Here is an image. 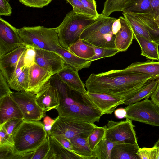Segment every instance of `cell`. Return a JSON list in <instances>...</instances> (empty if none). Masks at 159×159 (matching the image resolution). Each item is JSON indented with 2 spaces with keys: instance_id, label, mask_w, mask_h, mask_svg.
<instances>
[{
  "instance_id": "6da1fadb",
  "label": "cell",
  "mask_w": 159,
  "mask_h": 159,
  "mask_svg": "<svg viewBox=\"0 0 159 159\" xmlns=\"http://www.w3.org/2000/svg\"><path fill=\"white\" fill-rule=\"evenodd\" d=\"M153 78L148 75L128 72L122 70L92 73L85 81L87 93L119 97L125 101L135 95Z\"/></svg>"
},
{
  "instance_id": "7a4b0ae2",
  "label": "cell",
  "mask_w": 159,
  "mask_h": 159,
  "mask_svg": "<svg viewBox=\"0 0 159 159\" xmlns=\"http://www.w3.org/2000/svg\"><path fill=\"white\" fill-rule=\"evenodd\" d=\"M57 89L60 104L56 109L59 117L82 120L94 123L98 122L102 115L87 93L82 94L71 89L59 78L57 74L49 80Z\"/></svg>"
},
{
  "instance_id": "3957f363",
  "label": "cell",
  "mask_w": 159,
  "mask_h": 159,
  "mask_svg": "<svg viewBox=\"0 0 159 159\" xmlns=\"http://www.w3.org/2000/svg\"><path fill=\"white\" fill-rule=\"evenodd\" d=\"M47 139L43 123L24 120L13 136L16 159H24L25 154L34 151Z\"/></svg>"
},
{
  "instance_id": "277c9868",
  "label": "cell",
  "mask_w": 159,
  "mask_h": 159,
  "mask_svg": "<svg viewBox=\"0 0 159 159\" xmlns=\"http://www.w3.org/2000/svg\"><path fill=\"white\" fill-rule=\"evenodd\" d=\"M100 17L79 14L73 10L70 11L56 27L61 46L68 50L72 45L80 39L84 30Z\"/></svg>"
},
{
  "instance_id": "5b68a950",
  "label": "cell",
  "mask_w": 159,
  "mask_h": 159,
  "mask_svg": "<svg viewBox=\"0 0 159 159\" xmlns=\"http://www.w3.org/2000/svg\"><path fill=\"white\" fill-rule=\"evenodd\" d=\"M18 31L24 44L27 47L54 51L61 47L56 27L25 26L18 29Z\"/></svg>"
},
{
  "instance_id": "8992f818",
  "label": "cell",
  "mask_w": 159,
  "mask_h": 159,
  "mask_svg": "<svg viewBox=\"0 0 159 159\" xmlns=\"http://www.w3.org/2000/svg\"><path fill=\"white\" fill-rule=\"evenodd\" d=\"M116 19L109 16L100 17L84 30L80 39L92 46L106 48H116V35L112 32V27L113 22Z\"/></svg>"
},
{
  "instance_id": "52a82bcc",
  "label": "cell",
  "mask_w": 159,
  "mask_h": 159,
  "mask_svg": "<svg viewBox=\"0 0 159 159\" xmlns=\"http://www.w3.org/2000/svg\"><path fill=\"white\" fill-rule=\"evenodd\" d=\"M96 126L94 123L58 116L52 127L50 136L70 140L75 137L88 138Z\"/></svg>"
},
{
  "instance_id": "ba28073f",
  "label": "cell",
  "mask_w": 159,
  "mask_h": 159,
  "mask_svg": "<svg viewBox=\"0 0 159 159\" xmlns=\"http://www.w3.org/2000/svg\"><path fill=\"white\" fill-rule=\"evenodd\" d=\"M125 118L159 127V106L148 98L128 105Z\"/></svg>"
},
{
  "instance_id": "9c48e42d",
  "label": "cell",
  "mask_w": 159,
  "mask_h": 159,
  "mask_svg": "<svg viewBox=\"0 0 159 159\" xmlns=\"http://www.w3.org/2000/svg\"><path fill=\"white\" fill-rule=\"evenodd\" d=\"M115 121L108 120L105 137L113 142L138 144L137 139L131 120Z\"/></svg>"
},
{
  "instance_id": "30bf717a",
  "label": "cell",
  "mask_w": 159,
  "mask_h": 159,
  "mask_svg": "<svg viewBox=\"0 0 159 159\" xmlns=\"http://www.w3.org/2000/svg\"><path fill=\"white\" fill-rule=\"evenodd\" d=\"M20 108L23 120L27 121H39L45 113L38 104L36 94L26 91L12 92L10 94Z\"/></svg>"
},
{
  "instance_id": "8fae6325",
  "label": "cell",
  "mask_w": 159,
  "mask_h": 159,
  "mask_svg": "<svg viewBox=\"0 0 159 159\" xmlns=\"http://www.w3.org/2000/svg\"><path fill=\"white\" fill-rule=\"evenodd\" d=\"M25 45L18 29L0 18V57Z\"/></svg>"
},
{
  "instance_id": "7c38bea8",
  "label": "cell",
  "mask_w": 159,
  "mask_h": 159,
  "mask_svg": "<svg viewBox=\"0 0 159 159\" xmlns=\"http://www.w3.org/2000/svg\"><path fill=\"white\" fill-rule=\"evenodd\" d=\"M27 48L24 45L0 57V71L8 83L17 69L24 66V57Z\"/></svg>"
},
{
  "instance_id": "4fadbf2b",
  "label": "cell",
  "mask_w": 159,
  "mask_h": 159,
  "mask_svg": "<svg viewBox=\"0 0 159 159\" xmlns=\"http://www.w3.org/2000/svg\"><path fill=\"white\" fill-rule=\"evenodd\" d=\"M35 63L52 73L57 74L66 64L61 56L56 51L34 48Z\"/></svg>"
},
{
  "instance_id": "5bb4252c",
  "label": "cell",
  "mask_w": 159,
  "mask_h": 159,
  "mask_svg": "<svg viewBox=\"0 0 159 159\" xmlns=\"http://www.w3.org/2000/svg\"><path fill=\"white\" fill-rule=\"evenodd\" d=\"M53 75L36 63L29 68V83L26 92L36 94Z\"/></svg>"
},
{
  "instance_id": "9a60e30c",
  "label": "cell",
  "mask_w": 159,
  "mask_h": 159,
  "mask_svg": "<svg viewBox=\"0 0 159 159\" xmlns=\"http://www.w3.org/2000/svg\"><path fill=\"white\" fill-rule=\"evenodd\" d=\"M94 104L101 111L102 115L112 114L120 105L125 104L123 98L105 93H87Z\"/></svg>"
},
{
  "instance_id": "2e32d148",
  "label": "cell",
  "mask_w": 159,
  "mask_h": 159,
  "mask_svg": "<svg viewBox=\"0 0 159 159\" xmlns=\"http://www.w3.org/2000/svg\"><path fill=\"white\" fill-rule=\"evenodd\" d=\"M36 97L38 104L45 112L55 109L60 104L57 91L49 80L36 94Z\"/></svg>"
},
{
  "instance_id": "e0dca14e",
  "label": "cell",
  "mask_w": 159,
  "mask_h": 159,
  "mask_svg": "<svg viewBox=\"0 0 159 159\" xmlns=\"http://www.w3.org/2000/svg\"><path fill=\"white\" fill-rule=\"evenodd\" d=\"M78 72V70L66 65L57 74L71 89L82 94H86L87 91L85 85L81 80Z\"/></svg>"
},
{
  "instance_id": "ac0fdd59",
  "label": "cell",
  "mask_w": 159,
  "mask_h": 159,
  "mask_svg": "<svg viewBox=\"0 0 159 159\" xmlns=\"http://www.w3.org/2000/svg\"><path fill=\"white\" fill-rule=\"evenodd\" d=\"M13 118L23 119L18 105L10 95L0 98V125Z\"/></svg>"
},
{
  "instance_id": "d6986e66",
  "label": "cell",
  "mask_w": 159,
  "mask_h": 159,
  "mask_svg": "<svg viewBox=\"0 0 159 159\" xmlns=\"http://www.w3.org/2000/svg\"><path fill=\"white\" fill-rule=\"evenodd\" d=\"M121 27L116 34L115 44L116 48L120 52H125L132 44L134 39L132 30L128 23L122 16L119 17Z\"/></svg>"
},
{
  "instance_id": "ffe728a7",
  "label": "cell",
  "mask_w": 159,
  "mask_h": 159,
  "mask_svg": "<svg viewBox=\"0 0 159 159\" xmlns=\"http://www.w3.org/2000/svg\"><path fill=\"white\" fill-rule=\"evenodd\" d=\"M48 139L50 149L45 159H84L79 154L64 147L54 137Z\"/></svg>"
},
{
  "instance_id": "44dd1931",
  "label": "cell",
  "mask_w": 159,
  "mask_h": 159,
  "mask_svg": "<svg viewBox=\"0 0 159 159\" xmlns=\"http://www.w3.org/2000/svg\"><path fill=\"white\" fill-rule=\"evenodd\" d=\"M126 72L144 74L159 80V61H150L148 59L144 62H135L122 69Z\"/></svg>"
},
{
  "instance_id": "7402d4cb",
  "label": "cell",
  "mask_w": 159,
  "mask_h": 159,
  "mask_svg": "<svg viewBox=\"0 0 159 159\" xmlns=\"http://www.w3.org/2000/svg\"><path fill=\"white\" fill-rule=\"evenodd\" d=\"M111 159H139L137 152L140 148L138 144L115 142Z\"/></svg>"
},
{
  "instance_id": "603a6c76",
  "label": "cell",
  "mask_w": 159,
  "mask_h": 159,
  "mask_svg": "<svg viewBox=\"0 0 159 159\" xmlns=\"http://www.w3.org/2000/svg\"><path fill=\"white\" fill-rule=\"evenodd\" d=\"M55 51L61 56L66 65L78 71L83 68L89 67L91 65L92 62L79 57L61 46Z\"/></svg>"
},
{
  "instance_id": "cb8c5ba5",
  "label": "cell",
  "mask_w": 159,
  "mask_h": 159,
  "mask_svg": "<svg viewBox=\"0 0 159 159\" xmlns=\"http://www.w3.org/2000/svg\"><path fill=\"white\" fill-rule=\"evenodd\" d=\"M134 39L138 43L141 48V55L147 59L159 61V44L153 40L134 34Z\"/></svg>"
},
{
  "instance_id": "d4e9b609",
  "label": "cell",
  "mask_w": 159,
  "mask_h": 159,
  "mask_svg": "<svg viewBox=\"0 0 159 159\" xmlns=\"http://www.w3.org/2000/svg\"><path fill=\"white\" fill-rule=\"evenodd\" d=\"M88 138L75 137L71 139L70 140L74 151L84 159H96L93 150L90 147Z\"/></svg>"
},
{
  "instance_id": "484cf974",
  "label": "cell",
  "mask_w": 159,
  "mask_h": 159,
  "mask_svg": "<svg viewBox=\"0 0 159 159\" xmlns=\"http://www.w3.org/2000/svg\"><path fill=\"white\" fill-rule=\"evenodd\" d=\"M68 50L79 57L86 60L91 59L95 55L93 48L80 39L72 45Z\"/></svg>"
},
{
  "instance_id": "4316f807",
  "label": "cell",
  "mask_w": 159,
  "mask_h": 159,
  "mask_svg": "<svg viewBox=\"0 0 159 159\" xmlns=\"http://www.w3.org/2000/svg\"><path fill=\"white\" fill-rule=\"evenodd\" d=\"M159 80L153 79L133 97L125 101L124 104L129 105L140 101L142 99L149 98L155 90Z\"/></svg>"
},
{
  "instance_id": "83f0119b",
  "label": "cell",
  "mask_w": 159,
  "mask_h": 159,
  "mask_svg": "<svg viewBox=\"0 0 159 159\" xmlns=\"http://www.w3.org/2000/svg\"><path fill=\"white\" fill-rule=\"evenodd\" d=\"M29 68L24 66L21 72L8 83L11 89L17 91H26L28 86Z\"/></svg>"
},
{
  "instance_id": "f1b7e54d",
  "label": "cell",
  "mask_w": 159,
  "mask_h": 159,
  "mask_svg": "<svg viewBox=\"0 0 159 159\" xmlns=\"http://www.w3.org/2000/svg\"><path fill=\"white\" fill-rule=\"evenodd\" d=\"M115 143L104 136L93 150L96 159H111V151Z\"/></svg>"
},
{
  "instance_id": "f546056e",
  "label": "cell",
  "mask_w": 159,
  "mask_h": 159,
  "mask_svg": "<svg viewBox=\"0 0 159 159\" xmlns=\"http://www.w3.org/2000/svg\"><path fill=\"white\" fill-rule=\"evenodd\" d=\"M123 14L124 18L130 27L133 34L152 40L148 31L142 24L135 19L130 13L123 12Z\"/></svg>"
},
{
  "instance_id": "4dcf8cb0",
  "label": "cell",
  "mask_w": 159,
  "mask_h": 159,
  "mask_svg": "<svg viewBox=\"0 0 159 159\" xmlns=\"http://www.w3.org/2000/svg\"><path fill=\"white\" fill-rule=\"evenodd\" d=\"M106 125L102 127L96 126L88 137V141L91 148L93 150L97 144L105 136Z\"/></svg>"
},
{
  "instance_id": "1f68e13d",
  "label": "cell",
  "mask_w": 159,
  "mask_h": 159,
  "mask_svg": "<svg viewBox=\"0 0 159 159\" xmlns=\"http://www.w3.org/2000/svg\"><path fill=\"white\" fill-rule=\"evenodd\" d=\"M141 0H117L111 10L110 15L115 11L128 12L131 8L136 6Z\"/></svg>"
},
{
  "instance_id": "d6a6232c",
  "label": "cell",
  "mask_w": 159,
  "mask_h": 159,
  "mask_svg": "<svg viewBox=\"0 0 159 159\" xmlns=\"http://www.w3.org/2000/svg\"><path fill=\"white\" fill-rule=\"evenodd\" d=\"M24 120L22 118H13L7 120L1 125V127L9 136L13 138Z\"/></svg>"
},
{
  "instance_id": "836d02e7",
  "label": "cell",
  "mask_w": 159,
  "mask_h": 159,
  "mask_svg": "<svg viewBox=\"0 0 159 159\" xmlns=\"http://www.w3.org/2000/svg\"><path fill=\"white\" fill-rule=\"evenodd\" d=\"M90 45L94 49L95 53L93 57L88 60L90 62L103 58L112 57L120 52L116 48H106Z\"/></svg>"
},
{
  "instance_id": "e575fe53",
  "label": "cell",
  "mask_w": 159,
  "mask_h": 159,
  "mask_svg": "<svg viewBox=\"0 0 159 159\" xmlns=\"http://www.w3.org/2000/svg\"><path fill=\"white\" fill-rule=\"evenodd\" d=\"M137 154L139 159H159V149L154 146L151 148H139Z\"/></svg>"
},
{
  "instance_id": "d590c367",
  "label": "cell",
  "mask_w": 159,
  "mask_h": 159,
  "mask_svg": "<svg viewBox=\"0 0 159 159\" xmlns=\"http://www.w3.org/2000/svg\"><path fill=\"white\" fill-rule=\"evenodd\" d=\"M50 149L48 139H47L34 152L32 159H45Z\"/></svg>"
},
{
  "instance_id": "8d00e7d4",
  "label": "cell",
  "mask_w": 159,
  "mask_h": 159,
  "mask_svg": "<svg viewBox=\"0 0 159 159\" xmlns=\"http://www.w3.org/2000/svg\"><path fill=\"white\" fill-rule=\"evenodd\" d=\"M127 12L147 13L152 15L150 0H141L136 6L130 9Z\"/></svg>"
},
{
  "instance_id": "74e56055",
  "label": "cell",
  "mask_w": 159,
  "mask_h": 159,
  "mask_svg": "<svg viewBox=\"0 0 159 159\" xmlns=\"http://www.w3.org/2000/svg\"><path fill=\"white\" fill-rule=\"evenodd\" d=\"M35 56L36 52L34 48L27 47L24 57V66L29 68L35 63Z\"/></svg>"
},
{
  "instance_id": "f35d334b",
  "label": "cell",
  "mask_w": 159,
  "mask_h": 159,
  "mask_svg": "<svg viewBox=\"0 0 159 159\" xmlns=\"http://www.w3.org/2000/svg\"><path fill=\"white\" fill-rule=\"evenodd\" d=\"M73 7V10L76 13L92 16L90 12L85 8L80 0H65Z\"/></svg>"
},
{
  "instance_id": "ab89813d",
  "label": "cell",
  "mask_w": 159,
  "mask_h": 159,
  "mask_svg": "<svg viewBox=\"0 0 159 159\" xmlns=\"http://www.w3.org/2000/svg\"><path fill=\"white\" fill-rule=\"evenodd\" d=\"M52 0H19L22 4L29 7L42 8L47 6Z\"/></svg>"
},
{
  "instance_id": "60d3db41",
  "label": "cell",
  "mask_w": 159,
  "mask_h": 159,
  "mask_svg": "<svg viewBox=\"0 0 159 159\" xmlns=\"http://www.w3.org/2000/svg\"><path fill=\"white\" fill-rule=\"evenodd\" d=\"M0 159H16L14 146L7 145L0 146Z\"/></svg>"
},
{
  "instance_id": "b9f144b4",
  "label": "cell",
  "mask_w": 159,
  "mask_h": 159,
  "mask_svg": "<svg viewBox=\"0 0 159 159\" xmlns=\"http://www.w3.org/2000/svg\"><path fill=\"white\" fill-rule=\"evenodd\" d=\"M10 88L6 79L0 71V98L12 93Z\"/></svg>"
},
{
  "instance_id": "7bdbcfd3",
  "label": "cell",
  "mask_w": 159,
  "mask_h": 159,
  "mask_svg": "<svg viewBox=\"0 0 159 159\" xmlns=\"http://www.w3.org/2000/svg\"><path fill=\"white\" fill-rule=\"evenodd\" d=\"M80 0L92 16L97 18L100 17V14H99L97 11L96 2L95 0Z\"/></svg>"
},
{
  "instance_id": "ee69618b",
  "label": "cell",
  "mask_w": 159,
  "mask_h": 159,
  "mask_svg": "<svg viewBox=\"0 0 159 159\" xmlns=\"http://www.w3.org/2000/svg\"><path fill=\"white\" fill-rule=\"evenodd\" d=\"M7 145L14 146L13 139L0 127V146Z\"/></svg>"
},
{
  "instance_id": "f6af8a7d",
  "label": "cell",
  "mask_w": 159,
  "mask_h": 159,
  "mask_svg": "<svg viewBox=\"0 0 159 159\" xmlns=\"http://www.w3.org/2000/svg\"><path fill=\"white\" fill-rule=\"evenodd\" d=\"M12 8L7 0H0V15L10 16Z\"/></svg>"
},
{
  "instance_id": "bcb514c9",
  "label": "cell",
  "mask_w": 159,
  "mask_h": 159,
  "mask_svg": "<svg viewBox=\"0 0 159 159\" xmlns=\"http://www.w3.org/2000/svg\"><path fill=\"white\" fill-rule=\"evenodd\" d=\"M56 120V118L53 119L48 116H45L44 118L43 123L44 125V129L47 133V138L50 136L52 127Z\"/></svg>"
},
{
  "instance_id": "7dc6e473",
  "label": "cell",
  "mask_w": 159,
  "mask_h": 159,
  "mask_svg": "<svg viewBox=\"0 0 159 159\" xmlns=\"http://www.w3.org/2000/svg\"><path fill=\"white\" fill-rule=\"evenodd\" d=\"M117 0H106L104 3L103 9L100 16L102 17H108L112 7Z\"/></svg>"
},
{
  "instance_id": "c3c4849f",
  "label": "cell",
  "mask_w": 159,
  "mask_h": 159,
  "mask_svg": "<svg viewBox=\"0 0 159 159\" xmlns=\"http://www.w3.org/2000/svg\"><path fill=\"white\" fill-rule=\"evenodd\" d=\"M152 16L155 20L159 17V0H150Z\"/></svg>"
},
{
  "instance_id": "681fc988",
  "label": "cell",
  "mask_w": 159,
  "mask_h": 159,
  "mask_svg": "<svg viewBox=\"0 0 159 159\" xmlns=\"http://www.w3.org/2000/svg\"><path fill=\"white\" fill-rule=\"evenodd\" d=\"M54 138L65 148L75 152L74 151L73 145L70 140L66 138L61 137H56Z\"/></svg>"
},
{
  "instance_id": "f907efd6",
  "label": "cell",
  "mask_w": 159,
  "mask_h": 159,
  "mask_svg": "<svg viewBox=\"0 0 159 159\" xmlns=\"http://www.w3.org/2000/svg\"><path fill=\"white\" fill-rule=\"evenodd\" d=\"M151 100L155 104L159 106V80L154 91L150 96Z\"/></svg>"
},
{
  "instance_id": "816d5d0a",
  "label": "cell",
  "mask_w": 159,
  "mask_h": 159,
  "mask_svg": "<svg viewBox=\"0 0 159 159\" xmlns=\"http://www.w3.org/2000/svg\"><path fill=\"white\" fill-rule=\"evenodd\" d=\"M114 113L116 118L120 119L125 118L126 112L125 108H120L115 110Z\"/></svg>"
},
{
  "instance_id": "f5cc1de1",
  "label": "cell",
  "mask_w": 159,
  "mask_h": 159,
  "mask_svg": "<svg viewBox=\"0 0 159 159\" xmlns=\"http://www.w3.org/2000/svg\"><path fill=\"white\" fill-rule=\"evenodd\" d=\"M147 29L148 31L152 40L159 44V30H154Z\"/></svg>"
},
{
  "instance_id": "db71d44e",
  "label": "cell",
  "mask_w": 159,
  "mask_h": 159,
  "mask_svg": "<svg viewBox=\"0 0 159 159\" xmlns=\"http://www.w3.org/2000/svg\"><path fill=\"white\" fill-rule=\"evenodd\" d=\"M121 27V23L119 18L116 19L113 23L112 27V31L114 34L116 35Z\"/></svg>"
},
{
  "instance_id": "11a10c76",
  "label": "cell",
  "mask_w": 159,
  "mask_h": 159,
  "mask_svg": "<svg viewBox=\"0 0 159 159\" xmlns=\"http://www.w3.org/2000/svg\"><path fill=\"white\" fill-rule=\"evenodd\" d=\"M154 146L158 147L159 149V138L157 142L155 143Z\"/></svg>"
}]
</instances>
